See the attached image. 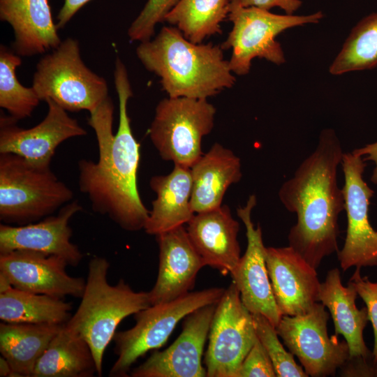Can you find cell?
<instances>
[{
	"label": "cell",
	"instance_id": "obj_1",
	"mask_svg": "<svg viewBox=\"0 0 377 377\" xmlns=\"http://www.w3.org/2000/svg\"><path fill=\"white\" fill-rule=\"evenodd\" d=\"M114 84L119 101L117 132H113L114 105L108 96L89 112L88 124L96 137L98 158L96 162L79 160L78 186L94 212L107 216L125 230L138 231L144 229L149 211L138 191L140 145L128 114L133 91L126 67L119 57L114 63Z\"/></svg>",
	"mask_w": 377,
	"mask_h": 377
},
{
	"label": "cell",
	"instance_id": "obj_2",
	"mask_svg": "<svg viewBox=\"0 0 377 377\" xmlns=\"http://www.w3.org/2000/svg\"><path fill=\"white\" fill-rule=\"evenodd\" d=\"M343 149L332 129L323 130L315 150L279 191L284 207L297 215L288 233L289 246L317 269L322 260L338 252V219L345 209L337 169Z\"/></svg>",
	"mask_w": 377,
	"mask_h": 377
},
{
	"label": "cell",
	"instance_id": "obj_3",
	"mask_svg": "<svg viewBox=\"0 0 377 377\" xmlns=\"http://www.w3.org/2000/svg\"><path fill=\"white\" fill-rule=\"evenodd\" d=\"M223 49L211 43H194L175 27L164 26L154 39L140 42L136 55L160 78L168 97L205 98L233 87L236 78Z\"/></svg>",
	"mask_w": 377,
	"mask_h": 377
},
{
	"label": "cell",
	"instance_id": "obj_4",
	"mask_svg": "<svg viewBox=\"0 0 377 377\" xmlns=\"http://www.w3.org/2000/svg\"><path fill=\"white\" fill-rule=\"evenodd\" d=\"M109 268L110 263L103 257L90 260L81 302L65 324L89 344L99 376L103 373L105 349L119 324L151 305L149 291H135L122 279L116 285H110L107 279Z\"/></svg>",
	"mask_w": 377,
	"mask_h": 377
},
{
	"label": "cell",
	"instance_id": "obj_5",
	"mask_svg": "<svg viewBox=\"0 0 377 377\" xmlns=\"http://www.w3.org/2000/svg\"><path fill=\"white\" fill-rule=\"evenodd\" d=\"M73 193L49 168L12 153L0 154V219L6 224L38 221L72 201Z\"/></svg>",
	"mask_w": 377,
	"mask_h": 377
},
{
	"label": "cell",
	"instance_id": "obj_6",
	"mask_svg": "<svg viewBox=\"0 0 377 377\" xmlns=\"http://www.w3.org/2000/svg\"><path fill=\"white\" fill-rule=\"evenodd\" d=\"M31 87L40 101L67 112H90L109 96L106 80L85 65L78 40L70 37L38 61Z\"/></svg>",
	"mask_w": 377,
	"mask_h": 377
},
{
	"label": "cell",
	"instance_id": "obj_7",
	"mask_svg": "<svg viewBox=\"0 0 377 377\" xmlns=\"http://www.w3.org/2000/svg\"><path fill=\"white\" fill-rule=\"evenodd\" d=\"M225 289L210 288L189 292L176 300L153 304L134 315L131 328L117 332L112 341L117 355L109 376H127L136 360L148 351L161 348L168 339L178 323L193 311L217 303Z\"/></svg>",
	"mask_w": 377,
	"mask_h": 377
},
{
	"label": "cell",
	"instance_id": "obj_8",
	"mask_svg": "<svg viewBox=\"0 0 377 377\" xmlns=\"http://www.w3.org/2000/svg\"><path fill=\"white\" fill-rule=\"evenodd\" d=\"M323 17L320 11L308 15H277L256 7L230 3L228 18L232 28L221 47L232 50L228 60L231 71L237 75H247L256 57L276 65L285 63L283 51L275 38L289 28L318 23Z\"/></svg>",
	"mask_w": 377,
	"mask_h": 377
},
{
	"label": "cell",
	"instance_id": "obj_9",
	"mask_svg": "<svg viewBox=\"0 0 377 377\" xmlns=\"http://www.w3.org/2000/svg\"><path fill=\"white\" fill-rule=\"evenodd\" d=\"M216 108L205 98H165L148 130L162 159L191 168L203 154L202 140L212 130Z\"/></svg>",
	"mask_w": 377,
	"mask_h": 377
},
{
	"label": "cell",
	"instance_id": "obj_10",
	"mask_svg": "<svg viewBox=\"0 0 377 377\" xmlns=\"http://www.w3.org/2000/svg\"><path fill=\"white\" fill-rule=\"evenodd\" d=\"M258 339L252 313L234 282L216 304L205 355L208 377H238L240 366Z\"/></svg>",
	"mask_w": 377,
	"mask_h": 377
},
{
	"label": "cell",
	"instance_id": "obj_11",
	"mask_svg": "<svg viewBox=\"0 0 377 377\" xmlns=\"http://www.w3.org/2000/svg\"><path fill=\"white\" fill-rule=\"evenodd\" d=\"M329 313L325 306L316 302L308 312L297 316H282L276 332L287 348L295 355L308 376H334L350 357L346 340L329 337Z\"/></svg>",
	"mask_w": 377,
	"mask_h": 377
},
{
	"label": "cell",
	"instance_id": "obj_12",
	"mask_svg": "<svg viewBox=\"0 0 377 377\" xmlns=\"http://www.w3.org/2000/svg\"><path fill=\"white\" fill-rule=\"evenodd\" d=\"M341 165L347 229L343 246L337 252L340 266L343 271L351 267H376L377 231L369 216L374 191L364 179L367 164L362 156L348 152L343 154Z\"/></svg>",
	"mask_w": 377,
	"mask_h": 377
},
{
	"label": "cell",
	"instance_id": "obj_13",
	"mask_svg": "<svg viewBox=\"0 0 377 377\" xmlns=\"http://www.w3.org/2000/svg\"><path fill=\"white\" fill-rule=\"evenodd\" d=\"M45 118L30 128H22L10 116H0V154L12 153L40 168L50 167L59 145L75 137L87 134L77 119L53 101H45Z\"/></svg>",
	"mask_w": 377,
	"mask_h": 377
},
{
	"label": "cell",
	"instance_id": "obj_14",
	"mask_svg": "<svg viewBox=\"0 0 377 377\" xmlns=\"http://www.w3.org/2000/svg\"><path fill=\"white\" fill-rule=\"evenodd\" d=\"M217 303L199 308L184 318L182 331L166 349L154 351L131 372L133 377H203L205 343Z\"/></svg>",
	"mask_w": 377,
	"mask_h": 377
},
{
	"label": "cell",
	"instance_id": "obj_15",
	"mask_svg": "<svg viewBox=\"0 0 377 377\" xmlns=\"http://www.w3.org/2000/svg\"><path fill=\"white\" fill-rule=\"evenodd\" d=\"M256 202V195H251L246 205L237 209V216L246 228L247 247L230 276L246 309L252 314L263 315L276 327L282 315L276 305L268 275L262 229L259 225L256 228L251 219Z\"/></svg>",
	"mask_w": 377,
	"mask_h": 377
},
{
	"label": "cell",
	"instance_id": "obj_16",
	"mask_svg": "<svg viewBox=\"0 0 377 377\" xmlns=\"http://www.w3.org/2000/svg\"><path fill=\"white\" fill-rule=\"evenodd\" d=\"M82 209L77 200L64 205L56 215L36 223L21 226L0 225V253L16 250L38 252L64 259L76 267L83 258L77 245L71 242V219Z\"/></svg>",
	"mask_w": 377,
	"mask_h": 377
},
{
	"label": "cell",
	"instance_id": "obj_17",
	"mask_svg": "<svg viewBox=\"0 0 377 377\" xmlns=\"http://www.w3.org/2000/svg\"><path fill=\"white\" fill-rule=\"evenodd\" d=\"M67 266L59 257L31 251L0 253V273L14 288L59 298H81L86 280L70 276L66 269Z\"/></svg>",
	"mask_w": 377,
	"mask_h": 377
},
{
	"label": "cell",
	"instance_id": "obj_18",
	"mask_svg": "<svg viewBox=\"0 0 377 377\" xmlns=\"http://www.w3.org/2000/svg\"><path fill=\"white\" fill-rule=\"evenodd\" d=\"M265 261L282 316L304 314L319 302L320 283L316 269L293 248L266 247Z\"/></svg>",
	"mask_w": 377,
	"mask_h": 377
},
{
	"label": "cell",
	"instance_id": "obj_19",
	"mask_svg": "<svg viewBox=\"0 0 377 377\" xmlns=\"http://www.w3.org/2000/svg\"><path fill=\"white\" fill-rule=\"evenodd\" d=\"M159 249L156 283L149 291L151 305L170 302L193 289L200 269L205 266L181 226L156 236Z\"/></svg>",
	"mask_w": 377,
	"mask_h": 377
},
{
	"label": "cell",
	"instance_id": "obj_20",
	"mask_svg": "<svg viewBox=\"0 0 377 377\" xmlns=\"http://www.w3.org/2000/svg\"><path fill=\"white\" fill-rule=\"evenodd\" d=\"M186 228L195 250L208 265L223 275L231 274L240 256L239 224L226 205L195 213Z\"/></svg>",
	"mask_w": 377,
	"mask_h": 377
},
{
	"label": "cell",
	"instance_id": "obj_21",
	"mask_svg": "<svg viewBox=\"0 0 377 377\" xmlns=\"http://www.w3.org/2000/svg\"><path fill=\"white\" fill-rule=\"evenodd\" d=\"M0 20L12 27V50L20 57L45 54L61 42L48 0H0Z\"/></svg>",
	"mask_w": 377,
	"mask_h": 377
},
{
	"label": "cell",
	"instance_id": "obj_22",
	"mask_svg": "<svg viewBox=\"0 0 377 377\" xmlns=\"http://www.w3.org/2000/svg\"><path fill=\"white\" fill-rule=\"evenodd\" d=\"M190 168L192 177L191 204L195 214L220 207L230 186L242 178L239 158L217 142Z\"/></svg>",
	"mask_w": 377,
	"mask_h": 377
},
{
	"label": "cell",
	"instance_id": "obj_23",
	"mask_svg": "<svg viewBox=\"0 0 377 377\" xmlns=\"http://www.w3.org/2000/svg\"><path fill=\"white\" fill-rule=\"evenodd\" d=\"M149 186L156 198L144 228L146 233L156 236L188 223L195 214L191 204L190 168L175 165L169 174L152 177Z\"/></svg>",
	"mask_w": 377,
	"mask_h": 377
},
{
	"label": "cell",
	"instance_id": "obj_24",
	"mask_svg": "<svg viewBox=\"0 0 377 377\" xmlns=\"http://www.w3.org/2000/svg\"><path fill=\"white\" fill-rule=\"evenodd\" d=\"M357 293L354 286L348 283L343 286L339 269L327 272L325 280L320 283L319 302L329 309L335 334L342 335L346 341L350 357L374 358L367 347L363 332L369 321L367 307L359 309L355 300Z\"/></svg>",
	"mask_w": 377,
	"mask_h": 377
},
{
	"label": "cell",
	"instance_id": "obj_25",
	"mask_svg": "<svg viewBox=\"0 0 377 377\" xmlns=\"http://www.w3.org/2000/svg\"><path fill=\"white\" fill-rule=\"evenodd\" d=\"M64 325L0 324V352L11 366L14 377H32L38 360Z\"/></svg>",
	"mask_w": 377,
	"mask_h": 377
},
{
	"label": "cell",
	"instance_id": "obj_26",
	"mask_svg": "<svg viewBox=\"0 0 377 377\" xmlns=\"http://www.w3.org/2000/svg\"><path fill=\"white\" fill-rule=\"evenodd\" d=\"M95 373L89 344L64 324L38 360L32 377H91Z\"/></svg>",
	"mask_w": 377,
	"mask_h": 377
},
{
	"label": "cell",
	"instance_id": "obj_27",
	"mask_svg": "<svg viewBox=\"0 0 377 377\" xmlns=\"http://www.w3.org/2000/svg\"><path fill=\"white\" fill-rule=\"evenodd\" d=\"M72 304L63 298L22 290L10 286L0 290V318L6 323L64 325Z\"/></svg>",
	"mask_w": 377,
	"mask_h": 377
},
{
	"label": "cell",
	"instance_id": "obj_28",
	"mask_svg": "<svg viewBox=\"0 0 377 377\" xmlns=\"http://www.w3.org/2000/svg\"><path fill=\"white\" fill-rule=\"evenodd\" d=\"M230 0H179L165 21L177 27L194 43L222 33L221 22L228 17Z\"/></svg>",
	"mask_w": 377,
	"mask_h": 377
},
{
	"label": "cell",
	"instance_id": "obj_29",
	"mask_svg": "<svg viewBox=\"0 0 377 377\" xmlns=\"http://www.w3.org/2000/svg\"><path fill=\"white\" fill-rule=\"evenodd\" d=\"M21 57L13 50L0 47V107L16 121L31 116L40 100L32 87L23 86L16 75Z\"/></svg>",
	"mask_w": 377,
	"mask_h": 377
},
{
	"label": "cell",
	"instance_id": "obj_30",
	"mask_svg": "<svg viewBox=\"0 0 377 377\" xmlns=\"http://www.w3.org/2000/svg\"><path fill=\"white\" fill-rule=\"evenodd\" d=\"M339 58L349 71L371 69L377 66V13L364 17L353 28Z\"/></svg>",
	"mask_w": 377,
	"mask_h": 377
},
{
	"label": "cell",
	"instance_id": "obj_31",
	"mask_svg": "<svg viewBox=\"0 0 377 377\" xmlns=\"http://www.w3.org/2000/svg\"><path fill=\"white\" fill-rule=\"evenodd\" d=\"M258 339L265 348L278 377H307L294 355L288 352L279 339L276 327L263 315L252 314Z\"/></svg>",
	"mask_w": 377,
	"mask_h": 377
},
{
	"label": "cell",
	"instance_id": "obj_32",
	"mask_svg": "<svg viewBox=\"0 0 377 377\" xmlns=\"http://www.w3.org/2000/svg\"><path fill=\"white\" fill-rule=\"evenodd\" d=\"M179 0H147L128 29L131 41L144 42L151 39L156 26L165 21L167 14Z\"/></svg>",
	"mask_w": 377,
	"mask_h": 377
},
{
	"label": "cell",
	"instance_id": "obj_33",
	"mask_svg": "<svg viewBox=\"0 0 377 377\" xmlns=\"http://www.w3.org/2000/svg\"><path fill=\"white\" fill-rule=\"evenodd\" d=\"M348 283H351L357 295L366 304L369 320L371 321L374 335V361L377 359V282H371L367 276L362 277L360 268L356 267Z\"/></svg>",
	"mask_w": 377,
	"mask_h": 377
},
{
	"label": "cell",
	"instance_id": "obj_34",
	"mask_svg": "<svg viewBox=\"0 0 377 377\" xmlns=\"http://www.w3.org/2000/svg\"><path fill=\"white\" fill-rule=\"evenodd\" d=\"M272 361L261 342L258 339L244 360L238 377H275Z\"/></svg>",
	"mask_w": 377,
	"mask_h": 377
},
{
	"label": "cell",
	"instance_id": "obj_35",
	"mask_svg": "<svg viewBox=\"0 0 377 377\" xmlns=\"http://www.w3.org/2000/svg\"><path fill=\"white\" fill-rule=\"evenodd\" d=\"M230 4L242 7H256L269 10L274 7L283 10L287 15H293L302 5L300 0H230Z\"/></svg>",
	"mask_w": 377,
	"mask_h": 377
},
{
	"label": "cell",
	"instance_id": "obj_36",
	"mask_svg": "<svg viewBox=\"0 0 377 377\" xmlns=\"http://www.w3.org/2000/svg\"><path fill=\"white\" fill-rule=\"evenodd\" d=\"M90 1L91 0H64L57 15L56 25L58 29L64 28L77 11Z\"/></svg>",
	"mask_w": 377,
	"mask_h": 377
},
{
	"label": "cell",
	"instance_id": "obj_37",
	"mask_svg": "<svg viewBox=\"0 0 377 377\" xmlns=\"http://www.w3.org/2000/svg\"><path fill=\"white\" fill-rule=\"evenodd\" d=\"M352 152L362 157L364 156V161H371L374 163L375 168L371 176V181L377 184V142L355 149Z\"/></svg>",
	"mask_w": 377,
	"mask_h": 377
},
{
	"label": "cell",
	"instance_id": "obj_38",
	"mask_svg": "<svg viewBox=\"0 0 377 377\" xmlns=\"http://www.w3.org/2000/svg\"><path fill=\"white\" fill-rule=\"evenodd\" d=\"M0 376L1 377L14 376L11 366L3 356L0 357Z\"/></svg>",
	"mask_w": 377,
	"mask_h": 377
},
{
	"label": "cell",
	"instance_id": "obj_39",
	"mask_svg": "<svg viewBox=\"0 0 377 377\" xmlns=\"http://www.w3.org/2000/svg\"><path fill=\"white\" fill-rule=\"evenodd\" d=\"M374 376H377V359L374 361Z\"/></svg>",
	"mask_w": 377,
	"mask_h": 377
}]
</instances>
